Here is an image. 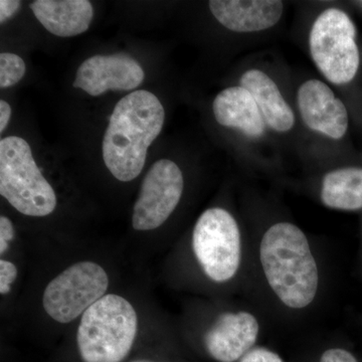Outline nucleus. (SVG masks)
Instances as JSON below:
<instances>
[{"label": "nucleus", "mask_w": 362, "mask_h": 362, "mask_svg": "<svg viewBox=\"0 0 362 362\" xmlns=\"http://www.w3.org/2000/svg\"><path fill=\"white\" fill-rule=\"evenodd\" d=\"M164 119L161 102L148 90H134L116 104L102 144L105 165L114 177L128 182L139 176Z\"/></svg>", "instance_id": "f257e3e1"}, {"label": "nucleus", "mask_w": 362, "mask_h": 362, "mask_svg": "<svg viewBox=\"0 0 362 362\" xmlns=\"http://www.w3.org/2000/svg\"><path fill=\"white\" fill-rule=\"evenodd\" d=\"M259 261L272 291L286 307L300 310L313 303L318 267L308 239L297 226H272L262 238Z\"/></svg>", "instance_id": "f03ea898"}, {"label": "nucleus", "mask_w": 362, "mask_h": 362, "mask_svg": "<svg viewBox=\"0 0 362 362\" xmlns=\"http://www.w3.org/2000/svg\"><path fill=\"white\" fill-rule=\"evenodd\" d=\"M138 318L129 301L105 295L85 312L77 332L84 362H121L127 357L137 334Z\"/></svg>", "instance_id": "7ed1b4c3"}, {"label": "nucleus", "mask_w": 362, "mask_h": 362, "mask_svg": "<svg viewBox=\"0 0 362 362\" xmlns=\"http://www.w3.org/2000/svg\"><path fill=\"white\" fill-rule=\"evenodd\" d=\"M0 194L21 214L47 216L56 209L57 195L23 138L8 136L0 141Z\"/></svg>", "instance_id": "20e7f679"}, {"label": "nucleus", "mask_w": 362, "mask_h": 362, "mask_svg": "<svg viewBox=\"0 0 362 362\" xmlns=\"http://www.w3.org/2000/svg\"><path fill=\"white\" fill-rule=\"evenodd\" d=\"M192 249L202 271L211 281L232 280L242 259L240 228L232 214L221 207L206 209L195 223Z\"/></svg>", "instance_id": "39448f33"}, {"label": "nucleus", "mask_w": 362, "mask_h": 362, "mask_svg": "<svg viewBox=\"0 0 362 362\" xmlns=\"http://www.w3.org/2000/svg\"><path fill=\"white\" fill-rule=\"evenodd\" d=\"M356 26L344 11H323L312 26L309 44L312 58L321 73L335 85L347 84L359 68Z\"/></svg>", "instance_id": "423d86ee"}, {"label": "nucleus", "mask_w": 362, "mask_h": 362, "mask_svg": "<svg viewBox=\"0 0 362 362\" xmlns=\"http://www.w3.org/2000/svg\"><path fill=\"white\" fill-rule=\"evenodd\" d=\"M108 287V275L101 266L94 262H80L47 284L42 305L52 320L70 323L103 298Z\"/></svg>", "instance_id": "0eeeda50"}, {"label": "nucleus", "mask_w": 362, "mask_h": 362, "mask_svg": "<svg viewBox=\"0 0 362 362\" xmlns=\"http://www.w3.org/2000/svg\"><path fill=\"white\" fill-rule=\"evenodd\" d=\"M182 192V173L175 162H156L143 180L133 207V228L151 230L163 225L180 204Z\"/></svg>", "instance_id": "6e6552de"}, {"label": "nucleus", "mask_w": 362, "mask_h": 362, "mask_svg": "<svg viewBox=\"0 0 362 362\" xmlns=\"http://www.w3.org/2000/svg\"><path fill=\"white\" fill-rule=\"evenodd\" d=\"M144 77L142 66L127 54H96L81 64L73 86L97 97L108 90H134Z\"/></svg>", "instance_id": "1a4fd4ad"}, {"label": "nucleus", "mask_w": 362, "mask_h": 362, "mask_svg": "<svg viewBox=\"0 0 362 362\" xmlns=\"http://www.w3.org/2000/svg\"><path fill=\"white\" fill-rule=\"evenodd\" d=\"M258 319L249 312H228L218 317L204 335V346L218 362L240 361L258 340Z\"/></svg>", "instance_id": "9d476101"}, {"label": "nucleus", "mask_w": 362, "mask_h": 362, "mask_svg": "<svg viewBox=\"0 0 362 362\" xmlns=\"http://www.w3.org/2000/svg\"><path fill=\"white\" fill-rule=\"evenodd\" d=\"M298 106L305 124L310 129L340 139L349 128L346 107L335 97L327 85L310 80L298 90Z\"/></svg>", "instance_id": "9b49d317"}, {"label": "nucleus", "mask_w": 362, "mask_h": 362, "mask_svg": "<svg viewBox=\"0 0 362 362\" xmlns=\"http://www.w3.org/2000/svg\"><path fill=\"white\" fill-rule=\"evenodd\" d=\"M209 6L214 18L235 33L268 30L278 23L284 9L278 0H211Z\"/></svg>", "instance_id": "f8f14e48"}, {"label": "nucleus", "mask_w": 362, "mask_h": 362, "mask_svg": "<svg viewBox=\"0 0 362 362\" xmlns=\"http://www.w3.org/2000/svg\"><path fill=\"white\" fill-rule=\"evenodd\" d=\"M30 7L47 32L61 37L87 32L94 16L88 0H37Z\"/></svg>", "instance_id": "ddd939ff"}, {"label": "nucleus", "mask_w": 362, "mask_h": 362, "mask_svg": "<svg viewBox=\"0 0 362 362\" xmlns=\"http://www.w3.org/2000/svg\"><path fill=\"white\" fill-rule=\"evenodd\" d=\"M214 118L221 126L237 128L251 137L265 130L264 118L254 98L242 86L221 90L213 104Z\"/></svg>", "instance_id": "4468645a"}, {"label": "nucleus", "mask_w": 362, "mask_h": 362, "mask_svg": "<svg viewBox=\"0 0 362 362\" xmlns=\"http://www.w3.org/2000/svg\"><path fill=\"white\" fill-rule=\"evenodd\" d=\"M240 86L251 93L266 123L278 132L294 126V113L273 80L264 71L250 70L240 78Z\"/></svg>", "instance_id": "2eb2a0df"}, {"label": "nucleus", "mask_w": 362, "mask_h": 362, "mask_svg": "<svg viewBox=\"0 0 362 362\" xmlns=\"http://www.w3.org/2000/svg\"><path fill=\"white\" fill-rule=\"evenodd\" d=\"M321 199L333 209H362V168H342L327 173L323 180Z\"/></svg>", "instance_id": "dca6fc26"}, {"label": "nucleus", "mask_w": 362, "mask_h": 362, "mask_svg": "<svg viewBox=\"0 0 362 362\" xmlns=\"http://www.w3.org/2000/svg\"><path fill=\"white\" fill-rule=\"evenodd\" d=\"M25 61L13 52H1L0 54V87L1 89L13 87L21 82L25 76Z\"/></svg>", "instance_id": "f3484780"}, {"label": "nucleus", "mask_w": 362, "mask_h": 362, "mask_svg": "<svg viewBox=\"0 0 362 362\" xmlns=\"http://www.w3.org/2000/svg\"><path fill=\"white\" fill-rule=\"evenodd\" d=\"M18 277V268L6 259L0 261V294L6 295L11 292V285Z\"/></svg>", "instance_id": "a211bd4d"}, {"label": "nucleus", "mask_w": 362, "mask_h": 362, "mask_svg": "<svg viewBox=\"0 0 362 362\" xmlns=\"http://www.w3.org/2000/svg\"><path fill=\"white\" fill-rule=\"evenodd\" d=\"M239 362H285L276 352L265 349V347H256L250 350Z\"/></svg>", "instance_id": "6ab92c4d"}, {"label": "nucleus", "mask_w": 362, "mask_h": 362, "mask_svg": "<svg viewBox=\"0 0 362 362\" xmlns=\"http://www.w3.org/2000/svg\"><path fill=\"white\" fill-rule=\"evenodd\" d=\"M14 230L13 223L6 216H0V254L4 255L13 240Z\"/></svg>", "instance_id": "aec40b11"}, {"label": "nucleus", "mask_w": 362, "mask_h": 362, "mask_svg": "<svg viewBox=\"0 0 362 362\" xmlns=\"http://www.w3.org/2000/svg\"><path fill=\"white\" fill-rule=\"evenodd\" d=\"M320 362H358L354 354L342 349H330L323 352Z\"/></svg>", "instance_id": "412c9836"}, {"label": "nucleus", "mask_w": 362, "mask_h": 362, "mask_svg": "<svg viewBox=\"0 0 362 362\" xmlns=\"http://www.w3.org/2000/svg\"><path fill=\"white\" fill-rule=\"evenodd\" d=\"M21 2L18 0H1L0 1V23H6L13 18L21 8Z\"/></svg>", "instance_id": "4be33fe9"}, {"label": "nucleus", "mask_w": 362, "mask_h": 362, "mask_svg": "<svg viewBox=\"0 0 362 362\" xmlns=\"http://www.w3.org/2000/svg\"><path fill=\"white\" fill-rule=\"evenodd\" d=\"M11 116V107L7 102L0 101V132H4L8 125Z\"/></svg>", "instance_id": "5701e85b"}, {"label": "nucleus", "mask_w": 362, "mask_h": 362, "mask_svg": "<svg viewBox=\"0 0 362 362\" xmlns=\"http://www.w3.org/2000/svg\"><path fill=\"white\" fill-rule=\"evenodd\" d=\"M136 362H146V361H136Z\"/></svg>", "instance_id": "b1692460"}, {"label": "nucleus", "mask_w": 362, "mask_h": 362, "mask_svg": "<svg viewBox=\"0 0 362 362\" xmlns=\"http://www.w3.org/2000/svg\"><path fill=\"white\" fill-rule=\"evenodd\" d=\"M361 4H362V2H361Z\"/></svg>", "instance_id": "393cba45"}]
</instances>
